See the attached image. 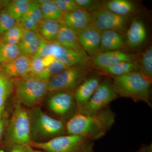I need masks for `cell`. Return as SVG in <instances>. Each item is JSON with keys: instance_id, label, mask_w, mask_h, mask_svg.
Instances as JSON below:
<instances>
[{"instance_id": "obj_1", "label": "cell", "mask_w": 152, "mask_h": 152, "mask_svg": "<svg viewBox=\"0 0 152 152\" xmlns=\"http://www.w3.org/2000/svg\"><path fill=\"white\" fill-rule=\"evenodd\" d=\"M115 116L109 106L94 115L77 113L66 123L67 134L83 136L94 142L104 137L110 129Z\"/></svg>"}, {"instance_id": "obj_2", "label": "cell", "mask_w": 152, "mask_h": 152, "mask_svg": "<svg viewBox=\"0 0 152 152\" xmlns=\"http://www.w3.org/2000/svg\"><path fill=\"white\" fill-rule=\"evenodd\" d=\"M113 78L114 89L119 97L130 98L136 102H144L152 107V79L139 72Z\"/></svg>"}, {"instance_id": "obj_3", "label": "cell", "mask_w": 152, "mask_h": 152, "mask_svg": "<svg viewBox=\"0 0 152 152\" xmlns=\"http://www.w3.org/2000/svg\"><path fill=\"white\" fill-rule=\"evenodd\" d=\"M28 110L31 142H43L67 134L65 122L50 116L39 107Z\"/></svg>"}, {"instance_id": "obj_4", "label": "cell", "mask_w": 152, "mask_h": 152, "mask_svg": "<svg viewBox=\"0 0 152 152\" xmlns=\"http://www.w3.org/2000/svg\"><path fill=\"white\" fill-rule=\"evenodd\" d=\"M4 147L10 151L17 145H29L31 142L29 118L28 109L17 102L10 118L6 126Z\"/></svg>"}, {"instance_id": "obj_5", "label": "cell", "mask_w": 152, "mask_h": 152, "mask_svg": "<svg viewBox=\"0 0 152 152\" xmlns=\"http://www.w3.org/2000/svg\"><path fill=\"white\" fill-rule=\"evenodd\" d=\"M14 87L18 102L28 109L38 107L48 92V81L27 76L17 78Z\"/></svg>"}, {"instance_id": "obj_6", "label": "cell", "mask_w": 152, "mask_h": 152, "mask_svg": "<svg viewBox=\"0 0 152 152\" xmlns=\"http://www.w3.org/2000/svg\"><path fill=\"white\" fill-rule=\"evenodd\" d=\"M29 145L47 152H95L94 142L83 136L68 134L43 142H31Z\"/></svg>"}, {"instance_id": "obj_7", "label": "cell", "mask_w": 152, "mask_h": 152, "mask_svg": "<svg viewBox=\"0 0 152 152\" xmlns=\"http://www.w3.org/2000/svg\"><path fill=\"white\" fill-rule=\"evenodd\" d=\"M89 68L73 66L55 75L48 81L50 93L61 91L74 93L79 85L90 75Z\"/></svg>"}, {"instance_id": "obj_8", "label": "cell", "mask_w": 152, "mask_h": 152, "mask_svg": "<svg viewBox=\"0 0 152 152\" xmlns=\"http://www.w3.org/2000/svg\"><path fill=\"white\" fill-rule=\"evenodd\" d=\"M118 97L112 80L109 77L104 78L88 101L77 108V113L94 115L109 106Z\"/></svg>"}, {"instance_id": "obj_9", "label": "cell", "mask_w": 152, "mask_h": 152, "mask_svg": "<svg viewBox=\"0 0 152 152\" xmlns=\"http://www.w3.org/2000/svg\"><path fill=\"white\" fill-rule=\"evenodd\" d=\"M48 107L57 119L66 123L77 113L74 93L71 92L53 93L48 101Z\"/></svg>"}, {"instance_id": "obj_10", "label": "cell", "mask_w": 152, "mask_h": 152, "mask_svg": "<svg viewBox=\"0 0 152 152\" xmlns=\"http://www.w3.org/2000/svg\"><path fill=\"white\" fill-rule=\"evenodd\" d=\"M91 26L102 32L113 31L122 34L127 29L129 18L121 16L101 8L92 13Z\"/></svg>"}, {"instance_id": "obj_11", "label": "cell", "mask_w": 152, "mask_h": 152, "mask_svg": "<svg viewBox=\"0 0 152 152\" xmlns=\"http://www.w3.org/2000/svg\"><path fill=\"white\" fill-rule=\"evenodd\" d=\"M51 55L68 67L73 66L89 68L92 58L87 54L66 48L55 42L51 43Z\"/></svg>"}, {"instance_id": "obj_12", "label": "cell", "mask_w": 152, "mask_h": 152, "mask_svg": "<svg viewBox=\"0 0 152 152\" xmlns=\"http://www.w3.org/2000/svg\"><path fill=\"white\" fill-rule=\"evenodd\" d=\"M103 79L102 75L101 74H92L79 85L74 93L77 108L88 101Z\"/></svg>"}, {"instance_id": "obj_13", "label": "cell", "mask_w": 152, "mask_h": 152, "mask_svg": "<svg viewBox=\"0 0 152 152\" xmlns=\"http://www.w3.org/2000/svg\"><path fill=\"white\" fill-rule=\"evenodd\" d=\"M76 33L82 48L93 59L100 53L102 32L91 26Z\"/></svg>"}, {"instance_id": "obj_14", "label": "cell", "mask_w": 152, "mask_h": 152, "mask_svg": "<svg viewBox=\"0 0 152 152\" xmlns=\"http://www.w3.org/2000/svg\"><path fill=\"white\" fill-rule=\"evenodd\" d=\"M134 61L133 55L117 50L99 53L93 59V64L100 70L123 62Z\"/></svg>"}, {"instance_id": "obj_15", "label": "cell", "mask_w": 152, "mask_h": 152, "mask_svg": "<svg viewBox=\"0 0 152 152\" xmlns=\"http://www.w3.org/2000/svg\"><path fill=\"white\" fill-rule=\"evenodd\" d=\"M92 20V14L79 8L70 12L64 14L60 23L77 33L91 26Z\"/></svg>"}, {"instance_id": "obj_16", "label": "cell", "mask_w": 152, "mask_h": 152, "mask_svg": "<svg viewBox=\"0 0 152 152\" xmlns=\"http://www.w3.org/2000/svg\"><path fill=\"white\" fill-rule=\"evenodd\" d=\"M31 57L22 54L0 66V71L11 78L24 77L30 73Z\"/></svg>"}, {"instance_id": "obj_17", "label": "cell", "mask_w": 152, "mask_h": 152, "mask_svg": "<svg viewBox=\"0 0 152 152\" xmlns=\"http://www.w3.org/2000/svg\"><path fill=\"white\" fill-rule=\"evenodd\" d=\"M147 32L143 22L138 18L132 20L126 33V44L131 48L140 46L146 39Z\"/></svg>"}, {"instance_id": "obj_18", "label": "cell", "mask_w": 152, "mask_h": 152, "mask_svg": "<svg viewBox=\"0 0 152 152\" xmlns=\"http://www.w3.org/2000/svg\"><path fill=\"white\" fill-rule=\"evenodd\" d=\"M53 42L66 48L86 54L79 42L77 33L62 24L61 23L59 31Z\"/></svg>"}, {"instance_id": "obj_19", "label": "cell", "mask_w": 152, "mask_h": 152, "mask_svg": "<svg viewBox=\"0 0 152 152\" xmlns=\"http://www.w3.org/2000/svg\"><path fill=\"white\" fill-rule=\"evenodd\" d=\"M42 20L40 5L37 1H31L26 12L19 23L26 29L37 31L38 24Z\"/></svg>"}, {"instance_id": "obj_20", "label": "cell", "mask_w": 152, "mask_h": 152, "mask_svg": "<svg viewBox=\"0 0 152 152\" xmlns=\"http://www.w3.org/2000/svg\"><path fill=\"white\" fill-rule=\"evenodd\" d=\"M124 45L125 41L122 34L113 31L102 32L100 53L119 50Z\"/></svg>"}, {"instance_id": "obj_21", "label": "cell", "mask_w": 152, "mask_h": 152, "mask_svg": "<svg viewBox=\"0 0 152 152\" xmlns=\"http://www.w3.org/2000/svg\"><path fill=\"white\" fill-rule=\"evenodd\" d=\"M102 8L122 17H128L134 12L135 7L128 0H112L103 2Z\"/></svg>"}, {"instance_id": "obj_22", "label": "cell", "mask_w": 152, "mask_h": 152, "mask_svg": "<svg viewBox=\"0 0 152 152\" xmlns=\"http://www.w3.org/2000/svg\"><path fill=\"white\" fill-rule=\"evenodd\" d=\"M140 65L136 61L123 62L115 65L100 70L102 73L112 76L118 77L138 72Z\"/></svg>"}, {"instance_id": "obj_23", "label": "cell", "mask_w": 152, "mask_h": 152, "mask_svg": "<svg viewBox=\"0 0 152 152\" xmlns=\"http://www.w3.org/2000/svg\"><path fill=\"white\" fill-rule=\"evenodd\" d=\"M61 23L51 20H42L38 24L37 31L43 39L48 42H53L59 31Z\"/></svg>"}, {"instance_id": "obj_24", "label": "cell", "mask_w": 152, "mask_h": 152, "mask_svg": "<svg viewBox=\"0 0 152 152\" xmlns=\"http://www.w3.org/2000/svg\"><path fill=\"white\" fill-rule=\"evenodd\" d=\"M14 88V81L0 71V116L4 112L5 105Z\"/></svg>"}, {"instance_id": "obj_25", "label": "cell", "mask_w": 152, "mask_h": 152, "mask_svg": "<svg viewBox=\"0 0 152 152\" xmlns=\"http://www.w3.org/2000/svg\"><path fill=\"white\" fill-rule=\"evenodd\" d=\"M68 68L69 67L64 64L63 63L61 62L60 61L56 59L51 64L46 67L43 70L39 73L28 74L26 76L42 80L48 81L55 75Z\"/></svg>"}, {"instance_id": "obj_26", "label": "cell", "mask_w": 152, "mask_h": 152, "mask_svg": "<svg viewBox=\"0 0 152 152\" xmlns=\"http://www.w3.org/2000/svg\"><path fill=\"white\" fill-rule=\"evenodd\" d=\"M40 8L43 20H54L60 22L64 14L54 0H47L40 4Z\"/></svg>"}, {"instance_id": "obj_27", "label": "cell", "mask_w": 152, "mask_h": 152, "mask_svg": "<svg viewBox=\"0 0 152 152\" xmlns=\"http://www.w3.org/2000/svg\"><path fill=\"white\" fill-rule=\"evenodd\" d=\"M22 54L20 44H0V66L16 58Z\"/></svg>"}, {"instance_id": "obj_28", "label": "cell", "mask_w": 152, "mask_h": 152, "mask_svg": "<svg viewBox=\"0 0 152 152\" xmlns=\"http://www.w3.org/2000/svg\"><path fill=\"white\" fill-rule=\"evenodd\" d=\"M31 2L29 0H15L11 2L7 8V10L13 18L20 23L25 15Z\"/></svg>"}, {"instance_id": "obj_29", "label": "cell", "mask_w": 152, "mask_h": 152, "mask_svg": "<svg viewBox=\"0 0 152 152\" xmlns=\"http://www.w3.org/2000/svg\"><path fill=\"white\" fill-rule=\"evenodd\" d=\"M25 28L19 23L1 36V42L15 45L20 44Z\"/></svg>"}, {"instance_id": "obj_30", "label": "cell", "mask_w": 152, "mask_h": 152, "mask_svg": "<svg viewBox=\"0 0 152 152\" xmlns=\"http://www.w3.org/2000/svg\"><path fill=\"white\" fill-rule=\"evenodd\" d=\"M138 72L152 79V47H149L142 54Z\"/></svg>"}, {"instance_id": "obj_31", "label": "cell", "mask_w": 152, "mask_h": 152, "mask_svg": "<svg viewBox=\"0 0 152 152\" xmlns=\"http://www.w3.org/2000/svg\"><path fill=\"white\" fill-rule=\"evenodd\" d=\"M17 23L9 14L7 8L0 11V36L2 35Z\"/></svg>"}, {"instance_id": "obj_32", "label": "cell", "mask_w": 152, "mask_h": 152, "mask_svg": "<svg viewBox=\"0 0 152 152\" xmlns=\"http://www.w3.org/2000/svg\"><path fill=\"white\" fill-rule=\"evenodd\" d=\"M80 8L89 12H94L102 8L103 2L96 0H75Z\"/></svg>"}, {"instance_id": "obj_33", "label": "cell", "mask_w": 152, "mask_h": 152, "mask_svg": "<svg viewBox=\"0 0 152 152\" xmlns=\"http://www.w3.org/2000/svg\"><path fill=\"white\" fill-rule=\"evenodd\" d=\"M64 14L70 12L79 8L75 0H54Z\"/></svg>"}, {"instance_id": "obj_34", "label": "cell", "mask_w": 152, "mask_h": 152, "mask_svg": "<svg viewBox=\"0 0 152 152\" xmlns=\"http://www.w3.org/2000/svg\"><path fill=\"white\" fill-rule=\"evenodd\" d=\"M39 34L37 31H33L25 29L21 40L20 43L21 50H22L28 46L34 40Z\"/></svg>"}, {"instance_id": "obj_35", "label": "cell", "mask_w": 152, "mask_h": 152, "mask_svg": "<svg viewBox=\"0 0 152 152\" xmlns=\"http://www.w3.org/2000/svg\"><path fill=\"white\" fill-rule=\"evenodd\" d=\"M45 68L44 65L43 58L40 57L31 58L30 73L28 74H37L43 70Z\"/></svg>"}, {"instance_id": "obj_36", "label": "cell", "mask_w": 152, "mask_h": 152, "mask_svg": "<svg viewBox=\"0 0 152 152\" xmlns=\"http://www.w3.org/2000/svg\"><path fill=\"white\" fill-rule=\"evenodd\" d=\"M51 43L46 41L42 37L39 47L37 51L31 58L36 57H40L42 58L50 56Z\"/></svg>"}, {"instance_id": "obj_37", "label": "cell", "mask_w": 152, "mask_h": 152, "mask_svg": "<svg viewBox=\"0 0 152 152\" xmlns=\"http://www.w3.org/2000/svg\"><path fill=\"white\" fill-rule=\"evenodd\" d=\"M42 39L39 34L38 35L34 40L28 46L21 50L22 54L26 55L31 57L37 51Z\"/></svg>"}, {"instance_id": "obj_38", "label": "cell", "mask_w": 152, "mask_h": 152, "mask_svg": "<svg viewBox=\"0 0 152 152\" xmlns=\"http://www.w3.org/2000/svg\"><path fill=\"white\" fill-rule=\"evenodd\" d=\"M7 115L6 113L4 111L1 115L0 116V139L6 127V125L7 122Z\"/></svg>"}, {"instance_id": "obj_39", "label": "cell", "mask_w": 152, "mask_h": 152, "mask_svg": "<svg viewBox=\"0 0 152 152\" xmlns=\"http://www.w3.org/2000/svg\"><path fill=\"white\" fill-rule=\"evenodd\" d=\"M30 145H14L9 152H28Z\"/></svg>"}, {"instance_id": "obj_40", "label": "cell", "mask_w": 152, "mask_h": 152, "mask_svg": "<svg viewBox=\"0 0 152 152\" xmlns=\"http://www.w3.org/2000/svg\"><path fill=\"white\" fill-rule=\"evenodd\" d=\"M56 59L52 55L45 57V58H43L44 65H45V67L48 66L51 64L52 63H53Z\"/></svg>"}, {"instance_id": "obj_41", "label": "cell", "mask_w": 152, "mask_h": 152, "mask_svg": "<svg viewBox=\"0 0 152 152\" xmlns=\"http://www.w3.org/2000/svg\"><path fill=\"white\" fill-rule=\"evenodd\" d=\"M136 152H152V145H143Z\"/></svg>"}, {"instance_id": "obj_42", "label": "cell", "mask_w": 152, "mask_h": 152, "mask_svg": "<svg viewBox=\"0 0 152 152\" xmlns=\"http://www.w3.org/2000/svg\"><path fill=\"white\" fill-rule=\"evenodd\" d=\"M10 2V1H0V11L7 8Z\"/></svg>"}, {"instance_id": "obj_43", "label": "cell", "mask_w": 152, "mask_h": 152, "mask_svg": "<svg viewBox=\"0 0 152 152\" xmlns=\"http://www.w3.org/2000/svg\"><path fill=\"white\" fill-rule=\"evenodd\" d=\"M28 152H47L43 151H38V150H35L33 148H31V146H29L28 149Z\"/></svg>"}, {"instance_id": "obj_44", "label": "cell", "mask_w": 152, "mask_h": 152, "mask_svg": "<svg viewBox=\"0 0 152 152\" xmlns=\"http://www.w3.org/2000/svg\"><path fill=\"white\" fill-rule=\"evenodd\" d=\"M1 37H0V44H1Z\"/></svg>"}]
</instances>
